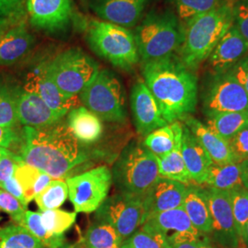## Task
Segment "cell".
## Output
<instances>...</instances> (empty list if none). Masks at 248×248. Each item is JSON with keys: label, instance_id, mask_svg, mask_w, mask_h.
<instances>
[{"label": "cell", "instance_id": "cell-34", "mask_svg": "<svg viewBox=\"0 0 248 248\" xmlns=\"http://www.w3.org/2000/svg\"><path fill=\"white\" fill-rule=\"evenodd\" d=\"M20 226L26 228L36 238L40 240L46 248H61L65 246L64 234H51L45 230L41 221V213L27 211Z\"/></svg>", "mask_w": 248, "mask_h": 248}, {"label": "cell", "instance_id": "cell-46", "mask_svg": "<svg viewBox=\"0 0 248 248\" xmlns=\"http://www.w3.org/2000/svg\"><path fill=\"white\" fill-rule=\"evenodd\" d=\"M248 93V53L227 72Z\"/></svg>", "mask_w": 248, "mask_h": 248}, {"label": "cell", "instance_id": "cell-6", "mask_svg": "<svg viewBox=\"0 0 248 248\" xmlns=\"http://www.w3.org/2000/svg\"><path fill=\"white\" fill-rule=\"evenodd\" d=\"M112 182L121 193L143 198L159 179L157 158L142 143L125 146L112 168Z\"/></svg>", "mask_w": 248, "mask_h": 248}, {"label": "cell", "instance_id": "cell-41", "mask_svg": "<svg viewBox=\"0 0 248 248\" xmlns=\"http://www.w3.org/2000/svg\"><path fill=\"white\" fill-rule=\"evenodd\" d=\"M0 18L16 21L27 18L26 0H0Z\"/></svg>", "mask_w": 248, "mask_h": 248}, {"label": "cell", "instance_id": "cell-49", "mask_svg": "<svg viewBox=\"0 0 248 248\" xmlns=\"http://www.w3.org/2000/svg\"><path fill=\"white\" fill-rule=\"evenodd\" d=\"M241 169H242V181L243 185L248 189V160L240 163Z\"/></svg>", "mask_w": 248, "mask_h": 248}, {"label": "cell", "instance_id": "cell-42", "mask_svg": "<svg viewBox=\"0 0 248 248\" xmlns=\"http://www.w3.org/2000/svg\"><path fill=\"white\" fill-rule=\"evenodd\" d=\"M232 24L248 42V0L233 2Z\"/></svg>", "mask_w": 248, "mask_h": 248}, {"label": "cell", "instance_id": "cell-39", "mask_svg": "<svg viewBox=\"0 0 248 248\" xmlns=\"http://www.w3.org/2000/svg\"><path fill=\"white\" fill-rule=\"evenodd\" d=\"M125 242L133 248H172L162 236L142 228Z\"/></svg>", "mask_w": 248, "mask_h": 248}, {"label": "cell", "instance_id": "cell-5", "mask_svg": "<svg viewBox=\"0 0 248 248\" xmlns=\"http://www.w3.org/2000/svg\"><path fill=\"white\" fill-rule=\"evenodd\" d=\"M80 29L89 49L116 68L129 72L140 62L133 30L96 18H84Z\"/></svg>", "mask_w": 248, "mask_h": 248}, {"label": "cell", "instance_id": "cell-8", "mask_svg": "<svg viewBox=\"0 0 248 248\" xmlns=\"http://www.w3.org/2000/svg\"><path fill=\"white\" fill-rule=\"evenodd\" d=\"M98 62L82 48L69 47L50 57L48 71L58 89L67 96H78L96 78Z\"/></svg>", "mask_w": 248, "mask_h": 248}, {"label": "cell", "instance_id": "cell-14", "mask_svg": "<svg viewBox=\"0 0 248 248\" xmlns=\"http://www.w3.org/2000/svg\"><path fill=\"white\" fill-rule=\"evenodd\" d=\"M141 228L162 236L172 246L202 239V234L187 217L183 207L147 217Z\"/></svg>", "mask_w": 248, "mask_h": 248}, {"label": "cell", "instance_id": "cell-47", "mask_svg": "<svg viewBox=\"0 0 248 248\" xmlns=\"http://www.w3.org/2000/svg\"><path fill=\"white\" fill-rule=\"evenodd\" d=\"M0 188L9 192V194L14 196L17 200L20 202V203L22 204L24 207L28 206L25 197L23 194V190L22 187L19 185L18 180L13 176L12 177L9 178L8 180L0 183Z\"/></svg>", "mask_w": 248, "mask_h": 248}, {"label": "cell", "instance_id": "cell-54", "mask_svg": "<svg viewBox=\"0 0 248 248\" xmlns=\"http://www.w3.org/2000/svg\"><path fill=\"white\" fill-rule=\"evenodd\" d=\"M61 248H83L80 245L77 244V245H70V246H64Z\"/></svg>", "mask_w": 248, "mask_h": 248}, {"label": "cell", "instance_id": "cell-1", "mask_svg": "<svg viewBox=\"0 0 248 248\" xmlns=\"http://www.w3.org/2000/svg\"><path fill=\"white\" fill-rule=\"evenodd\" d=\"M18 155L24 163L62 180L71 177L75 169L89 160V153L62 119L41 128L24 126Z\"/></svg>", "mask_w": 248, "mask_h": 248}, {"label": "cell", "instance_id": "cell-55", "mask_svg": "<svg viewBox=\"0 0 248 248\" xmlns=\"http://www.w3.org/2000/svg\"><path fill=\"white\" fill-rule=\"evenodd\" d=\"M121 248H133L130 245H128L126 242H124L123 243V245H122V247H121Z\"/></svg>", "mask_w": 248, "mask_h": 248}, {"label": "cell", "instance_id": "cell-7", "mask_svg": "<svg viewBox=\"0 0 248 248\" xmlns=\"http://www.w3.org/2000/svg\"><path fill=\"white\" fill-rule=\"evenodd\" d=\"M80 102L107 123L123 124L127 119L126 91L115 72L103 68L79 95Z\"/></svg>", "mask_w": 248, "mask_h": 248}, {"label": "cell", "instance_id": "cell-23", "mask_svg": "<svg viewBox=\"0 0 248 248\" xmlns=\"http://www.w3.org/2000/svg\"><path fill=\"white\" fill-rule=\"evenodd\" d=\"M65 123L81 145L96 143L102 138V121L84 106L72 108L66 114Z\"/></svg>", "mask_w": 248, "mask_h": 248}, {"label": "cell", "instance_id": "cell-13", "mask_svg": "<svg viewBox=\"0 0 248 248\" xmlns=\"http://www.w3.org/2000/svg\"><path fill=\"white\" fill-rule=\"evenodd\" d=\"M203 110L208 117L223 112L248 114V93L230 74H213L203 94Z\"/></svg>", "mask_w": 248, "mask_h": 248}, {"label": "cell", "instance_id": "cell-45", "mask_svg": "<svg viewBox=\"0 0 248 248\" xmlns=\"http://www.w3.org/2000/svg\"><path fill=\"white\" fill-rule=\"evenodd\" d=\"M21 131L18 132L16 128L0 127V146L7 149L20 145Z\"/></svg>", "mask_w": 248, "mask_h": 248}, {"label": "cell", "instance_id": "cell-30", "mask_svg": "<svg viewBox=\"0 0 248 248\" xmlns=\"http://www.w3.org/2000/svg\"><path fill=\"white\" fill-rule=\"evenodd\" d=\"M83 245L85 248H121L123 242L110 225L96 222L86 232Z\"/></svg>", "mask_w": 248, "mask_h": 248}, {"label": "cell", "instance_id": "cell-10", "mask_svg": "<svg viewBox=\"0 0 248 248\" xmlns=\"http://www.w3.org/2000/svg\"><path fill=\"white\" fill-rule=\"evenodd\" d=\"M95 219L110 225L124 243L146 220L142 198L121 192L110 196L96 211Z\"/></svg>", "mask_w": 248, "mask_h": 248}, {"label": "cell", "instance_id": "cell-53", "mask_svg": "<svg viewBox=\"0 0 248 248\" xmlns=\"http://www.w3.org/2000/svg\"><path fill=\"white\" fill-rule=\"evenodd\" d=\"M16 23V22H15ZM14 24V23H13ZM10 25H12V24H9V25H5V26L0 27V38L2 37V35L6 32V31L8 30V28H9Z\"/></svg>", "mask_w": 248, "mask_h": 248}, {"label": "cell", "instance_id": "cell-50", "mask_svg": "<svg viewBox=\"0 0 248 248\" xmlns=\"http://www.w3.org/2000/svg\"><path fill=\"white\" fill-rule=\"evenodd\" d=\"M18 154L12 152V151L7 149L5 147H2L0 146V158L2 157H5V156H14V155H17Z\"/></svg>", "mask_w": 248, "mask_h": 248}, {"label": "cell", "instance_id": "cell-48", "mask_svg": "<svg viewBox=\"0 0 248 248\" xmlns=\"http://www.w3.org/2000/svg\"><path fill=\"white\" fill-rule=\"evenodd\" d=\"M172 248H217L213 247L212 245L208 244L206 241L203 240H196V241H190V242H185L180 243L172 246Z\"/></svg>", "mask_w": 248, "mask_h": 248}, {"label": "cell", "instance_id": "cell-9", "mask_svg": "<svg viewBox=\"0 0 248 248\" xmlns=\"http://www.w3.org/2000/svg\"><path fill=\"white\" fill-rule=\"evenodd\" d=\"M26 14L32 30L56 40L68 38L84 20L73 0H26Z\"/></svg>", "mask_w": 248, "mask_h": 248}, {"label": "cell", "instance_id": "cell-28", "mask_svg": "<svg viewBox=\"0 0 248 248\" xmlns=\"http://www.w3.org/2000/svg\"><path fill=\"white\" fill-rule=\"evenodd\" d=\"M14 177L22 187L27 203L39 195L52 181V177L24 162L19 163L15 170Z\"/></svg>", "mask_w": 248, "mask_h": 248}, {"label": "cell", "instance_id": "cell-11", "mask_svg": "<svg viewBox=\"0 0 248 248\" xmlns=\"http://www.w3.org/2000/svg\"><path fill=\"white\" fill-rule=\"evenodd\" d=\"M68 196L76 213L96 212L108 198L112 174L107 166H99L66 178Z\"/></svg>", "mask_w": 248, "mask_h": 248}, {"label": "cell", "instance_id": "cell-33", "mask_svg": "<svg viewBox=\"0 0 248 248\" xmlns=\"http://www.w3.org/2000/svg\"><path fill=\"white\" fill-rule=\"evenodd\" d=\"M223 1L224 0H167L182 24H185L199 15L216 9Z\"/></svg>", "mask_w": 248, "mask_h": 248}, {"label": "cell", "instance_id": "cell-51", "mask_svg": "<svg viewBox=\"0 0 248 248\" xmlns=\"http://www.w3.org/2000/svg\"><path fill=\"white\" fill-rule=\"evenodd\" d=\"M15 22H18L16 20L10 19V18H0V27L5 26V25H9V24H13Z\"/></svg>", "mask_w": 248, "mask_h": 248}, {"label": "cell", "instance_id": "cell-18", "mask_svg": "<svg viewBox=\"0 0 248 248\" xmlns=\"http://www.w3.org/2000/svg\"><path fill=\"white\" fill-rule=\"evenodd\" d=\"M27 18L10 25L0 38V66H11L24 60L37 45Z\"/></svg>", "mask_w": 248, "mask_h": 248}, {"label": "cell", "instance_id": "cell-43", "mask_svg": "<svg viewBox=\"0 0 248 248\" xmlns=\"http://www.w3.org/2000/svg\"><path fill=\"white\" fill-rule=\"evenodd\" d=\"M229 144L236 163L240 164L248 160V126L241 130Z\"/></svg>", "mask_w": 248, "mask_h": 248}, {"label": "cell", "instance_id": "cell-29", "mask_svg": "<svg viewBox=\"0 0 248 248\" xmlns=\"http://www.w3.org/2000/svg\"><path fill=\"white\" fill-rule=\"evenodd\" d=\"M224 140H231L248 126V114L245 112H223L209 116L206 124Z\"/></svg>", "mask_w": 248, "mask_h": 248}, {"label": "cell", "instance_id": "cell-22", "mask_svg": "<svg viewBox=\"0 0 248 248\" xmlns=\"http://www.w3.org/2000/svg\"><path fill=\"white\" fill-rule=\"evenodd\" d=\"M181 122L193 134L214 164L236 163L229 142L213 132L206 124L191 115L186 116Z\"/></svg>", "mask_w": 248, "mask_h": 248}, {"label": "cell", "instance_id": "cell-27", "mask_svg": "<svg viewBox=\"0 0 248 248\" xmlns=\"http://www.w3.org/2000/svg\"><path fill=\"white\" fill-rule=\"evenodd\" d=\"M204 184L210 188L223 191L243 186L241 165L238 163L222 165L213 163L208 169Z\"/></svg>", "mask_w": 248, "mask_h": 248}, {"label": "cell", "instance_id": "cell-17", "mask_svg": "<svg viewBox=\"0 0 248 248\" xmlns=\"http://www.w3.org/2000/svg\"><path fill=\"white\" fill-rule=\"evenodd\" d=\"M130 104L133 123L137 133L142 136L166 126L168 123L163 118L156 99L142 79H138L131 89Z\"/></svg>", "mask_w": 248, "mask_h": 248}, {"label": "cell", "instance_id": "cell-40", "mask_svg": "<svg viewBox=\"0 0 248 248\" xmlns=\"http://www.w3.org/2000/svg\"><path fill=\"white\" fill-rule=\"evenodd\" d=\"M0 209L5 213H9L12 220L17 224H20L27 212L26 207H24L20 202L14 196L0 188Z\"/></svg>", "mask_w": 248, "mask_h": 248}, {"label": "cell", "instance_id": "cell-12", "mask_svg": "<svg viewBox=\"0 0 248 248\" xmlns=\"http://www.w3.org/2000/svg\"><path fill=\"white\" fill-rule=\"evenodd\" d=\"M51 56L41 55L32 62L27 72L23 89L37 94L55 114L63 118L72 108L79 106L78 96L62 93L51 78L48 63Z\"/></svg>", "mask_w": 248, "mask_h": 248}, {"label": "cell", "instance_id": "cell-57", "mask_svg": "<svg viewBox=\"0 0 248 248\" xmlns=\"http://www.w3.org/2000/svg\"></svg>", "mask_w": 248, "mask_h": 248}, {"label": "cell", "instance_id": "cell-31", "mask_svg": "<svg viewBox=\"0 0 248 248\" xmlns=\"http://www.w3.org/2000/svg\"><path fill=\"white\" fill-rule=\"evenodd\" d=\"M0 248H46L26 228L10 224L0 228Z\"/></svg>", "mask_w": 248, "mask_h": 248}, {"label": "cell", "instance_id": "cell-2", "mask_svg": "<svg viewBox=\"0 0 248 248\" xmlns=\"http://www.w3.org/2000/svg\"><path fill=\"white\" fill-rule=\"evenodd\" d=\"M142 80L156 99L168 124L181 122L195 111L198 78L174 53L141 63Z\"/></svg>", "mask_w": 248, "mask_h": 248}, {"label": "cell", "instance_id": "cell-56", "mask_svg": "<svg viewBox=\"0 0 248 248\" xmlns=\"http://www.w3.org/2000/svg\"><path fill=\"white\" fill-rule=\"evenodd\" d=\"M232 1H233V2H235V1H238V0H232Z\"/></svg>", "mask_w": 248, "mask_h": 248}, {"label": "cell", "instance_id": "cell-38", "mask_svg": "<svg viewBox=\"0 0 248 248\" xmlns=\"http://www.w3.org/2000/svg\"><path fill=\"white\" fill-rule=\"evenodd\" d=\"M18 124L15 89L0 84V127L17 128Z\"/></svg>", "mask_w": 248, "mask_h": 248}, {"label": "cell", "instance_id": "cell-4", "mask_svg": "<svg viewBox=\"0 0 248 248\" xmlns=\"http://www.w3.org/2000/svg\"><path fill=\"white\" fill-rule=\"evenodd\" d=\"M184 26L171 9H153L134 27L140 62L161 59L178 52Z\"/></svg>", "mask_w": 248, "mask_h": 248}, {"label": "cell", "instance_id": "cell-52", "mask_svg": "<svg viewBox=\"0 0 248 248\" xmlns=\"http://www.w3.org/2000/svg\"><path fill=\"white\" fill-rule=\"evenodd\" d=\"M243 242L248 246V222L246 226V229H245V233H244V236H243Z\"/></svg>", "mask_w": 248, "mask_h": 248}, {"label": "cell", "instance_id": "cell-16", "mask_svg": "<svg viewBox=\"0 0 248 248\" xmlns=\"http://www.w3.org/2000/svg\"><path fill=\"white\" fill-rule=\"evenodd\" d=\"M212 217L214 239L225 248H237L240 237L235 228L229 191L203 190Z\"/></svg>", "mask_w": 248, "mask_h": 248}, {"label": "cell", "instance_id": "cell-26", "mask_svg": "<svg viewBox=\"0 0 248 248\" xmlns=\"http://www.w3.org/2000/svg\"><path fill=\"white\" fill-rule=\"evenodd\" d=\"M182 207L197 230L202 234L212 233V217L203 191L192 186L187 187Z\"/></svg>", "mask_w": 248, "mask_h": 248}, {"label": "cell", "instance_id": "cell-44", "mask_svg": "<svg viewBox=\"0 0 248 248\" xmlns=\"http://www.w3.org/2000/svg\"><path fill=\"white\" fill-rule=\"evenodd\" d=\"M21 162H23V160L18 155L0 158V183L13 177L18 164Z\"/></svg>", "mask_w": 248, "mask_h": 248}, {"label": "cell", "instance_id": "cell-37", "mask_svg": "<svg viewBox=\"0 0 248 248\" xmlns=\"http://www.w3.org/2000/svg\"><path fill=\"white\" fill-rule=\"evenodd\" d=\"M77 213H69L59 209L42 212L41 221L45 230L51 234L62 235L76 222Z\"/></svg>", "mask_w": 248, "mask_h": 248}, {"label": "cell", "instance_id": "cell-21", "mask_svg": "<svg viewBox=\"0 0 248 248\" xmlns=\"http://www.w3.org/2000/svg\"><path fill=\"white\" fill-rule=\"evenodd\" d=\"M15 99L18 123L24 126L41 128L62 119L55 114L37 94L23 88L15 89Z\"/></svg>", "mask_w": 248, "mask_h": 248}, {"label": "cell", "instance_id": "cell-3", "mask_svg": "<svg viewBox=\"0 0 248 248\" xmlns=\"http://www.w3.org/2000/svg\"><path fill=\"white\" fill-rule=\"evenodd\" d=\"M233 1L224 0L216 9L188 20L177 55L187 68L195 72L207 61L222 36L232 25Z\"/></svg>", "mask_w": 248, "mask_h": 248}, {"label": "cell", "instance_id": "cell-32", "mask_svg": "<svg viewBox=\"0 0 248 248\" xmlns=\"http://www.w3.org/2000/svg\"><path fill=\"white\" fill-rule=\"evenodd\" d=\"M156 158L160 177L177 181L185 185L192 181L180 150L173 151L164 156Z\"/></svg>", "mask_w": 248, "mask_h": 248}, {"label": "cell", "instance_id": "cell-20", "mask_svg": "<svg viewBox=\"0 0 248 248\" xmlns=\"http://www.w3.org/2000/svg\"><path fill=\"white\" fill-rule=\"evenodd\" d=\"M187 186L180 182L160 177L142 198L146 219L155 213L182 207Z\"/></svg>", "mask_w": 248, "mask_h": 248}, {"label": "cell", "instance_id": "cell-15", "mask_svg": "<svg viewBox=\"0 0 248 248\" xmlns=\"http://www.w3.org/2000/svg\"><path fill=\"white\" fill-rule=\"evenodd\" d=\"M96 18L132 29L145 14L150 0H80Z\"/></svg>", "mask_w": 248, "mask_h": 248}, {"label": "cell", "instance_id": "cell-19", "mask_svg": "<svg viewBox=\"0 0 248 248\" xmlns=\"http://www.w3.org/2000/svg\"><path fill=\"white\" fill-rule=\"evenodd\" d=\"M248 53V41L232 24L207 59L208 66L213 74L227 73Z\"/></svg>", "mask_w": 248, "mask_h": 248}, {"label": "cell", "instance_id": "cell-25", "mask_svg": "<svg viewBox=\"0 0 248 248\" xmlns=\"http://www.w3.org/2000/svg\"><path fill=\"white\" fill-rule=\"evenodd\" d=\"M183 137V124L174 122L163 126L145 136L143 145L156 157L173 151L180 150Z\"/></svg>", "mask_w": 248, "mask_h": 248}, {"label": "cell", "instance_id": "cell-35", "mask_svg": "<svg viewBox=\"0 0 248 248\" xmlns=\"http://www.w3.org/2000/svg\"><path fill=\"white\" fill-rule=\"evenodd\" d=\"M68 197V187L62 179H53L48 186L36 196L35 202L40 211L59 209Z\"/></svg>", "mask_w": 248, "mask_h": 248}, {"label": "cell", "instance_id": "cell-36", "mask_svg": "<svg viewBox=\"0 0 248 248\" xmlns=\"http://www.w3.org/2000/svg\"><path fill=\"white\" fill-rule=\"evenodd\" d=\"M229 195L235 228L240 239L243 240L248 222V189L243 185L229 190Z\"/></svg>", "mask_w": 248, "mask_h": 248}, {"label": "cell", "instance_id": "cell-24", "mask_svg": "<svg viewBox=\"0 0 248 248\" xmlns=\"http://www.w3.org/2000/svg\"><path fill=\"white\" fill-rule=\"evenodd\" d=\"M180 152L191 180L197 184H204L208 169L213 162L184 124Z\"/></svg>", "mask_w": 248, "mask_h": 248}]
</instances>
